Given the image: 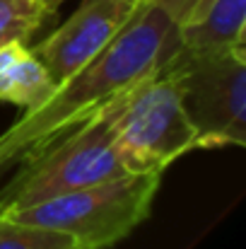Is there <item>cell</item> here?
Masks as SVG:
<instances>
[{"label":"cell","mask_w":246,"mask_h":249,"mask_svg":"<svg viewBox=\"0 0 246 249\" xmlns=\"http://www.w3.org/2000/svg\"><path fill=\"white\" fill-rule=\"evenodd\" d=\"M176 46V24L160 7L140 0L135 15L97 58L58 83L44 104L22 111V116L0 133V174L97 116L128 83L160 68Z\"/></svg>","instance_id":"obj_1"},{"label":"cell","mask_w":246,"mask_h":249,"mask_svg":"<svg viewBox=\"0 0 246 249\" xmlns=\"http://www.w3.org/2000/svg\"><path fill=\"white\" fill-rule=\"evenodd\" d=\"M99 119L128 174H160L196 150V131L183 111L179 87L164 66L128 83Z\"/></svg>","instance_id":"obj_2"},{"label":"cell","mask_w":246,"mask_h":249,"mask_svg":"<svg viewBox=\"0 0 246 249\" xmlns=\"http://www.w3.org/2000/svg\"><path fill=\"white\" fill-rule=\"evenodd\" d=\"M160 174H121L5 215L70 235L82 249H109L152 213Z\"/></svg>","instance_id":"obj_3"},{"label":"cell","mask_w":246,"mask_h":249,"mask_svg":"<svg viewBox=\"0 0 246 249\" xmlns=\"http://www.w3.org/2000/svg\"><path fill=\"white\" fill-rule=\"evenodd\" d=\"M196 131V150L246 148V51L176 46L162 63Z\"/></svg>","instance_id":"obj_4"},{"label":"cell","mask_w":246,"mask_h":249,"mask_svg":"<svg viewBox=\"0 0 246 249\" xmlns=\"http://www.w3.org/2000/svg\"><path fill=\"white\" fill-rule=\"evenodd\" d=\"M121 174H126V169L97 114L17 165L12 179L0 189V215Z\"/></svg>","instance_id":"obj_5"},{"label":"cell","mask_w":246,"mask_h":249,"mask_svg":"<svg viewBox=\"0 0 246 249\" xmlns=\"http://www.w3.org/2000/svg\"><path fill=\"white\" fill-rule=\"evenodd\" d=\"M138 5L140 0H82L61 27L32 49L51 73L53 83H63L118 36Z\"/></svg>","instance_id":"obj_6"},{"label":"cell","mask_w":246,"mask_h":249,"mask_svg":"<svg viewBox=\"0 0 246 249\" xmlns=\"http://www.w3.org/2000/svg\"><path fill=\"white\" fill-rule=\"evenodd\" d=\"M179 44L193 51H246V0H210L205 10L179 27Z\"/></svg>","instance_id":"obj_7"},{"label":"cell","mask_w":246,"mask_h":249,"mask_svg":"<svg viewBox=\"0 0 246 249\" xmlns=\"http://www.w3.org/2000/svg\"><path fill=\"white\" fill-rule=\"evenodd\" d=\"M58 85L34 53L32 44H7L0 49V102L17 109H36Z\"/></svg>","instance_id":"obj_8"},{"label":"cell","mask_w":246,"mask_h":249,"mask_svg":"<svg viewBox=\"0 0 246 249\" xmlns=\"http://www.w3.org/2000/svg\"><path fill=\"white\" fill-rule=\"evenodd\" d=\"M66 0H0V49L32 44Z\"/></svg>","instance_id":"obj_9"},{"label":"cell","mask_w":246,"mask_h":249,"mask_svg":"<svg viewBox=\"0 0 246 249\" xmlns=\"http://www.w3.org/2000/svg\"><path fill=\"white\" fill-rule=\"evenodd\" d=\"M0 249H82L70 235L0 215Z\"/></svg>","instance_id":"obj_10"},{"label":"cell","mask_w":246,"mask_h":249,"mask_svg":"<svg viewBox=\"0 0 246 249\" xmlns=\"http://www.w3.org/2000/svg\"><path fill=\"white\" fill-rule=\"evenodd\" d=\"M148 2L160 7L164 15L176 24V29H179V27L188 24L191 19H196L205 10V5L210 0H148Z\"/></svg>","instance_id":"obj_11"}]
</instances>
